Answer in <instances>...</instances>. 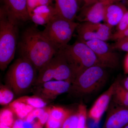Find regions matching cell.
<instances>
[{
  "instance_id": "7",
  "label": "cell",
  "mask_w": 128,
  "mask_h": 128,
  "mask_svg": "<svg viewBox=\"0 0 128 128\" xmlns=\"http://www.w3.org/2000/svg\"><path fill=\"white\" fill-rule=\"evenodd\" d=\"M80 24L65 19L56 14L46 24L42 32L59 50L68 45Z\"/></svg>"
},
{
  "instance_id": "39",
  "label": "cell",
  "mask_w": 128,
  "mask_h": 128,
  "mask_svg": "<svg viewBox=\"0 0 128 128\" xmlns=\"http://www.w3.org/2000/svg\"><path fill=\"white\" fill-rule=\"evenodd\" d=\"M116 2H118L122 0H115Z\"/></svg>"
},
{
  "instance_id": "34",
  "label": "cell",
  "mask_w": 128,
  "mask_h": 128,
  "mask_svg": "<svg viewBox=\"0 0 128 128\" xmlns=\"http://www.w3.org/2000/svg\"><path fill=\"white\" fill-rule=\"evenodd\" d=\"M24 120L18 118L14 121L12 128H22V127Z\"/></svg>"
},
{
  "instance_id": "41",
  "label": "cell",
  "mask_w": 128,
  "mask_h": 128,
  "mask_svg": "<svg viewBox=\"0 0 128 128\" xmlns=\"http://www.w3.org/2000/svg\"><path fill=\"white\" fill-rule=\"evenodd\" d=\"M86 128H88V127H87V126H86Z\"/></svg>"
},
{
  "instance_id": "29",
  "label": "cell",
  "mask_w": 128,
  "mask_h": 128,
  "mask_svg": "<svg viewBox=\"0 0 128 128\" xmlns=\"http://www.w3.org/2000/svg\"><path fill=\"white\" fill-rule=\"evenodd\" d=\"M64 122L56 120L50 116L46 123V128H62Z\"/></svg>"
},
{
  "instance_id": "40",
  "label": "cell",
  "mask_w": 128,
  "mask_h": 128,
  "mask_svg": "<svg viewBox=\"0 0 128 128\" xmlns=\"http://www.w3.org/2000/svg\"><path fill=\"white\" fill-rule=\"evenodd\" d=\"M126 3H127V4H128V0H127Z\"/></svg>"
},
{
  "instance_id": "43",
  "label": "cell",
  "mask_w": 128,
  "mask_h": 128,
  "mask_svg": "<svg viewBox=\"0 0 128 128\" xmlns=\"http://www.w3.org/2000/svg\"><path fill=\"white\" fill-rule=\"evenodd\" d=\"M22 128H23V127H22Z\"/></svg>"
},
{
  "instance_id": "22",
  "label": "cell",
  "mask_w": 128,
  "mask_h": 128,
  "mask_svg": "<svg viewBox=\"0 0 128 128\" xmlns=\"http://www.w3.org/2000/svg\"><path fill=\"white\" fill-rule=\"evenodd\" d=\"M13 92L7 86L1 85L0 87V104L6 105L12 102L14 98Z\"/></svg>"
},
{
  "instance_id": "32",
  "label": "cell",
  "mask_w": 128,
  "mask_h": 128,
  "mask_svg": "<svg viewBox=\"0 0 128 128\" xmlns=\"http://www.w3.org/2000/svg\"><path fill=\"white\" fill-rule=\"evenodd\" d=\"M82 0L84 3V8L88 7L98 2H108L112 3V2H116L115 0Z\"/></svg>"
},
{
  "instance_id": "9",
  "label": "cell",
  "mask_w": 128,
  "mask_h": 128,
  "mask_svg": "<svg viewBox=\"0 0 128 128\" xmlns=\"http://www.w3.org/2000/svg\"><path fill=\"white\" fill-rule=\"evenodd\" d=\"M82 42L86 43L94 51L102 66L115 68L118 66L119 58L118 54L106 41L94 40Z\"/></svg>"
},
{
  "instance_id": "2",
  "label": "cell",
  "mask_w": 128,
  "mask_h": 128,
  "mask_svg": "<svg viewBox=\"0 0 128 128\" xmlns=\"http://www.w3.org/2000/svg\"><path fill=\"white\" fill-rule=\"evenodd\" d=\"M38 70L32 63L23 57L16 60L8 70L5 82L17 96L25 93L33 87Z\"/></svg>"
},
{
  "instance_id": "15",
  "label": "cell",
  "mask_w": 128,
  "mask_h": 128,
  "mask_svg": "<svg viewBox=\"0 0 128 128\" xmlns=\"http://www.w3.org/2000/svg\"><path fill=\"white\" fill-rule=\"evenodd\" d=\"M55 2L56 15L62 18L74 21L78 12L79 6L76 0H50Z\"/></svg>"
},
{
  "instance_id": "12",
  "label": "cell",
  "mask_w": 128,
  "mask_h": 128,
  "mask_svg": "<svg viewBox=\"0 0 128 128\" xmlns=\"http://www.w3.org/2000/svg\"><path fill=\"white\" fill-rule=\"evenodd\" d=\"M117 81L99 96L88 112V116L96 124H98L105 112L107 110L112 98Z\"/></svg>"
},
{
  "instance_id": "18",
  "label": "cell",
  "mask_w": 128,
  "mask_h": 128,
  "mask_svg": "<svg viewBox=\"0 0 128 128\" xmlns=\"http://www.w3.org/2000/svg\"><path fill=\"white\" fill-rule=\"evenodd\" d=\"M114 102L117 105L128 108V91L117 80L112 98Z\"/></svg>"
},
{
  "instance_id": "27",
  "label": "cell",
  "mask_w": 128,
  "mask_h": 128,
  "mask_svg": "<svg viewBox=\"0 0 128 128\" xmlns=\"http://www.w3.org/2000/svg\"><path fill=\"white\" fill-rule=\"evenodd\" d=\"M45 110V107L43 108H34L28 114L24 120L28 122H32L34 121L35 118H39L44 113Z\"/></svg>"
},
{
  "instance_id": "10",
  "label": "cell",
  "mask_w": 128,
  "mask_h": 128,
  "mask_svg": "<svg viewBox=\"0 0 128 128\" xmlns=\"http://www.w3.org/2000/svg\"><path fill=\"white\" fill-rule=\"evenodd\" d=\"M72 83L64 80H52L34 86L32 92L34 96L44 100H53L58 96L68 92Z\"/></svg>"
},
{
  "instance_id": "38",
  "label": "cell",
  "mask_w": 128,
  "mask_h": 128,
  "mask_svg": "<svg viewBox=\"0 0 128 128\" xmlns=\"http://www.w3.org/2000/svg\"><path fill=\"white\" fill-rule=\"evenodd\" d=\"M123 128H128V124L125 127H124Z\"/></svg>"
},
{
  "instance_id": "24",
  "label": "cell",
  "mask_w": 128,
  "mask_h": 128,
  "mask_svg": "<svg viewBox=\"0 0 128 128\" xmlns=\"http://www.w3.org/2000/svg\"><path fill=\"white\" fill-rule=\"evenodd\" d=\"M79 116L78 111L73 112L64 121L62 128H77Z\"/></svg>"
},
{
  "instance_id": "13",
  "label": "cell",
  "mask_w": 128,
  "mask_h": 128,
  "mask_svg": "<svg viewBox=\"0 0 128 128\" xmlns=\"http://www.w3.org/2000/svg\"><path fill=\"white\" fill-rule=\"evenodd\" d=\"M108 113L102 128H123L128 124V108L117 105Z\"/></svg>"
},
{
  "instance_id": "23",
  "label": "cell",
  "mask_w": 128,
  "mask_h": 128,
  "mask_svg": "<svg viewBox=\"0 0 128 128\" xmlns=\"http://www.w3.org/2000/svg\"><path fill=\"white\" fill-rule=\"evenodd\" d=\"M78 112L79 118L77 128H86V120L88 117V112L86 107L83 104L78 106Z\"/></svg>"
},
{
  "instance_id": "8",
  "label": "cell",
  "mask_w": 128,
  "mask_h": 128,
  "mask_svg": "<svg viewBox=\"0 0 128 128\" xmlns=\"http://www.w3.org/2000/svg\"><path fill=\"white\" fill-rule=\"evenodd\" d=\"M112 29L106 24L83 22L80 24L76 30L80 41L99 40L106 41L111 39Z\"/></svg>"
},
{
  "instance_id": "37",
  "label": "cell",
  "mask_w": 128,
  "mask_h": 128,
  "mask_svg": "<svg viewBox=\"0 0 128 128\" xmlns=\"http://www.w3.org/2000/svg\"><path fill=\"white\" fill-rule=\"evenodd\" d=\"M0 128H12L5 125L3 124L0 123Z\"/></svg>"
},
{
  "instance_id": "33",
  "label": "cell",
  "mask_w": 128,
  "mask_h": 128,
  "mask_svg": "<svg viewBox=\"0 0 128 128\" xmlns=\"http://www.w3.org/2000/svg\"><path fill=\"white\" fill-rule=\"evenodd\" d=\"M22 127L23 128H42L39 124L37 122L34 121L32 122H28L24 120V121Z\"/></svg>"
},
{
  "instance_id": "3",
  "label": "cell",
  "mask_w": 128,
  "mask_h": 128,
  "mask_svg": "<svg viewBox=\"0 0 128 128\" xmlns=\"http://www.w3.org/2000/svg\"><path fill=\"white\" fill-rule=\"evenodd\" d=\"M18 26L0 9V68H7L14 59L17 44Z\"/></svg>"
},
{
  "instance_id": "28",
  "label": "cell",
  "mask_w": 128,
  "mask_h": 128,
  "mask_svg": "<svg viewBox=\"0 0 128 128\" xmlns=\"http://www.w3.org/2000/svg\"><path fill=\"white\" fill-rule=\"evenodd\" d=\"M128 29V10L125 12L117 26V32H122Z\"/></svg>"
},
{
  "instance_id": "30",
  "label": "cell",
  "mask_w": 128,
  "mask_h": 128,
  "mask_svg": "<svg viewBox=\"0 0 128 128\" xmlns=\"http://www.w3.org/2000/svg\"><path fill=\"white\" fill-rule=\"evenodd\" d=\"M50 107H45V110L43 114L38 118V122L43 127L48 121L50 116Z\"/></svg>"
},
{
  "instance_id": "25",
  "label": "cell",
  "mask_w": 128,
  "mask_h": 128,
  "mask_svg": "<svg viewBox=\"0 0 128 128\" xmlns=\"http://www.w3.org/2000/svg\"><path fill=\"white\" fill-rule=\"evenodd\" d=\"M50 0H28V6L29 13L38 6L50 5L52 3Z\"/></svg>"
},
{
  "instance_id": "1",
  "label": "cell",
  "mask_w": 128,
  "mask_h": 128,
  "mask_svg": "<svg viewBox=\"0 0 128 128\" xmlns=\"http://www.w3.org/2000/svg\"><path fill=\"white\" fill-rule=\"evenodd\" d=\"M20 57L31 62L39 71L59 50L45 35L35 27L26 28L18 44Z\"/></svg>"
},
{
  "instance_id": "35",
  "label": "cell",
  "mask_w": 128,
  "mask_h": 128,
  "mask_svg": "<svg viewBox=\"0 0 128 128\" xmlns=\"http://www.w3.org/2000/svg\"><path fill=\"white\" fill-rule=\"evenodd\" d=\"M124 71L126 74H128V53L126 54L124 61Z\"/></svg>"
},
{
  "instance_id": "5",
  "label": "cell",
  "mask_w": 128,
  "mask_h": 128,
  "mask_svg": "<svg viewBox=\"0 0 128 128\" xmlns=\"http://www.w3.org/2000/svg\"><path fill=\"white\" fill-rule=\"evenodd\" d=\"M104 67L96 66L88 68L72 83L68 92L75 97L92 94L104 84L107 75Z\"/></svg>"
},
{
  "instance_id": "26",
  "label": "cell",
  "mask_w": 128,
  "mask_h": 128,
  "mask_svg": "<svg viewBox=\"0 0 128 128\" xmlns=\"http://www.w3.org/2000/svg\"><path fill=\"white\" fill-rule=\"evenodd\" d=\"M116 41L111 46L113 49L119 50L128 53V37L120 38Z\"/></svg>"
},
{
  "instance_id": "31",
  "label": "cell",
  "mask_w": 128,
  "mask_h": 128,
  "mask_svg": "<svg viewBox=\"0 0 128 128\" xmlns=\"http://www.w3.org/2000/svg\"><path fill=\"white\" fill-rule=\"evenodd\" d=\"M128 37V29L124 32H118L112 34L111 40L116 41L120 38Z\"/></svg>"
},
{
  "instance_id": "16",
  "label": "cell",
  "mask_w": 128,
  "mask_h": 128,
  "mask_svg": "<svg viewBox=\"0 0 128 128\" xmlns=\"http://www.w3.org/2000/svg\"><path fill=\"white\" fill-rule=\"evenodd\" d=\"M125 6L115 2L107 5L105 8L104 21L110 28L117 26L128 10Z\"/></svg>"
},
{
  "instance_id": "21",
  "label": "cell",
  "mask_w": 128,
  "mask_h": 128,
  "mask_svg": "<svg viewBox=\"0 0 128 128\" xmlns=\"http://www.w3.org/2000/svg\"><path fill=\"white\" fill-rule=\"evenodd\" d=\"M14 113L10 108H4L0 112V123L11 127L14 121Z\"/></svg>"
},
{
  "instance_id": "19",
  "label": "cell",
  "mask_w": 128,
  "mask_h": 128,
  "mask_svg": "<svg viewBox=\"0 0 128 128\" xmlns=\"http://www.w3.org/2000/svg\"><path fill=\"white\" fill-rule=\"evenodd\" d=\"M72 112L70 110L62 107L53 106L50 107V116L56 120L64 122Z\"/></svg>"
},
{
  "instance_id": "42",
  "label": "cell",
  "mask_w": 128,
  "mask_h": 128,
  "mask_svg": "<svg viewBox=\"0 0 128 128\" xmlns=\"http://www.w3.org/2000/svg\"><path fill=\"white\" fill-rule=\"evenodd\" d=\"M76 0L78 2L79 1H80V0Z\"/></svg>"
},
{
  "instance_id": "17",
  "label": "cell",
  "mask_w": 128,
  "mask_h": 128,
  "mask_svg": "<svg viewBox=\"0 0 128 128\" xmlns=\"http://www.w3.org/2000/svg\"><path fill=\"white\" fill-rule=\"evenodd\" d=\"M9 107L18 118L24 120L34 109L32 106L20 102L17 99L9 104Z\"/></svg>"
},
{
  "instance_id": "4",
  "label": "cell",
  "mask_w": 128,
  "mask_h": 128,
  "mask_svg": "<svg viewBox=\"0 0 128 128\" xmlns=\"http://www.w3.org/2000/svg\"><path fill=\"white\" fill-rule=\"evenodd\" d=\"M76 78L73 67L62 51L59 50L38 72L34 86L54 80L66 81L72 83Z\"/></svg>"
},
{
  "instance_id": "11",
  "label": "cell",
  "mask_w": 128,
  "mask_h": 128,
  "mask_svg": "<svg viewBox=\"0 0 128 128\" xmlns=\"http://www.w3.org/2000/svg\"><path fill=\"white\" fill-rule=\"evenodd\" d=\"M2 10L8 17L18 25L30 20L28 0H0Z\"/></svg>"
},
{
  "instance_id": "6",
  "label": "cell",
  "mask_w": 128,
  "mask_h": 128,
  "mask_svg": "<svg viewBox=\"0 0 128 128\" xmlns=\"http://www.w3.org/2000/svg\"><path fill=\"white\" fill-rule=\"evenodd\" d=\"M60 50L73 67L76 78L91 66H102L94 51L84 42L79 40L71 45L68 44Z\"/></svg>"
},
{
  "instance_id": "36",
  "label": "cell",
  "mask_w": 128,
  "mask_h": 128,
  "mask_svg": "<svg viewBox=\"0 0 128 128\" xmlns=\"http://www.w3.org/2000/svg\"><path fill=\"white\" fill-rule=\"evenodd\" d=\"M121 84L123 87L128 91V76L124 79Z\"/></svg>"
},
{
  "instance_id": "20",
  "label": "cell",
  "mask_w": 128,
  "mask_h": 128,
  "mask_svg": "<svg viewBox=\"0 0 128 128\" xmlns=\"http://www.w3.org/2000/svg\"><path fill=\"white\" fill-rule=\"evenodd\" d=\"M17 99L20 102L32 106L34 108H43L46 107L47 105V103L44 100L36 96H24Z\"/></svg>"
},
{
  "instance_id": "14",
  "label": "cell",
  "mask_w": 128,
  "mask_h": 128,
  "mask_svg": "<svg viewBox=\"0 0 128 128\" xmlns=\"http://www.w3.org/2000/svg\"><path fill=\"white\" fill-rule=\"evenodd\" d=\"M110 3H112L99 2L88 7L84 8L82 13L80 17H78V20L82 22L101 23L102 21L104 20L106 6Z\"/></svg>"
}]
</instances>
